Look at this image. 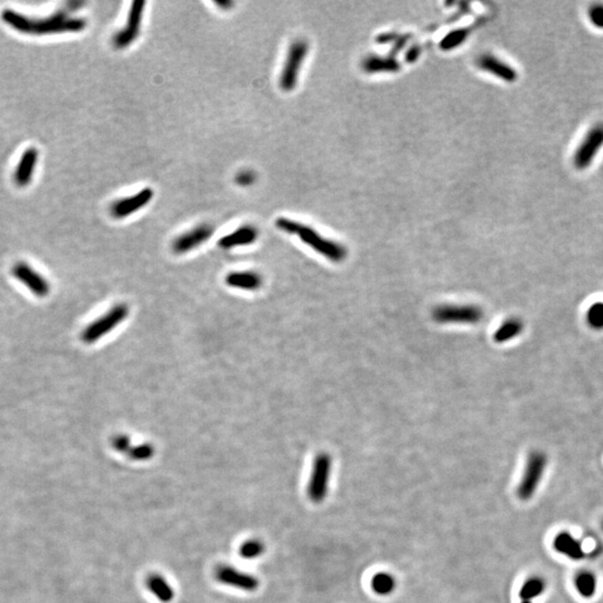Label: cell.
Segmentation results:
<instances>
[{
    "label": "cell",
    "instance_id": "1",
    "mask_svg": "<svg viewBox=\"0 0 603 603\" xmlns=\"http://www.w3.org/2000/svg\"><path fill=\"white\" fill-rule=\"evenodd\" d=\"M1 21L18 33L35 36L80 33L87 26L84 18L56 14L51 17L34 19L12 9H5L1 12Z\"/></svg>",
    "mask_w": 603,
    "mask_h": 603
},
{
    "label": "cell",
    "instance_id": "2",
    "mask_svg": "<svg viewBox=\"0 0 603 603\" xmlns=\"http://www.w3.org/2000/svg\"><path fill=\"white\" fill-rule=\"evenodd\" d=\"M547 456L543 452H531L526 461L525 470L517 487V496L522 501H529L534 496L541 484L544 472L547 470Z\"/></svg>",
    "mask_w": 603,
    "mask_h": 603
},
{
    "label": "cell",
    "instance_id": "3",
    "mask_svg": "<svg viewBox=\"0 0 603 603\" xmlns=\"http://www.w3.org/2000/svg\"><path fill=\"white\" fill-rule=\"evenodd\" d=\"M309 53V44L303 39L291 45L280 76V87L285 92H292L298 87L300 72Z\"/></svg>",
    "mask_w": 603,
    "mask_h": 603
},
{
    "label": "cell",
    "instance_id": "4",
    "mask_svg": "<svg viewBox=\"0 0 603 603\" xmlns=\"http://www.w3.org/2000/svg\"><path fill=\"white\" fill-rule=\"evenodd\" d=\"M332 472V458L327 452H321L315 457L312 472L309 477L307 495L315 504L324 502L329 493V481Z\"/></svg>",
    "mask_w": 603,
    "mask_h": 603
},
{
    "label": "cell",
    "instance_id": "5",
    "mask_svg": "<svg viewBox=\"0 0 603 603\" xmlns=\"http://www.w3.org/2000/svg\"><path fill=\"white\" fill-rule=\"evenodd\" d=\"M128 305L118 304V305L113 306L103 316L89 324V327L84 330L82 339L89 344L98 341L101 338L107 336V333L113 330L114 327L122 323L125 318H128Z\"/></svg>",
    "mask_w": 603,
    "mask_h": 603
},
{
    "label": "cell",
    "instance_id": "6",
    "mask_svg": "<svg viewBox=\"0 0 603 603\" xmlns=\"http://www.w3.org/2000/svg\"><path fill=\"white\" fill-rule=\"evenodd\" d=\"M296 235L300 237L304 244L316 250L318 253L330 259L332 262L340 263L345 259L347 250L342 245L336 244L334 241H329L327 238L318 235L314 229L309 228L300 223Z\"/></svg>",
    "mask_w": 603,
    "mask_h": 603
},
{
    "label": "cell",
    "instance_id": "7",
    "mask_svg": "<svg viewBox=\"0 0 603 603\" xmlns=\"http://www.w3.org/2000/svg\"><path fill=\"white\" fill-rule=\"evenodd\" d=\"M146 6V3L143 0H137L132 3L127 24L123 26L122 30H119L113 36L112 39L116 50H125L137 41L141 33V25H142Z\"/></svg>",
    "mask_w": 603,
    "mask_h": 603
},
{
    "label": "cell",
    "instance_id": "8",
    "mask_svg": "<svg viewBox=\"0 0 603 603\" xmlns=\"http://www.w3.org/2000/svg\"><path fill=\"white\" fill-rule=\"evenodd\" d=\"M603 148V122L597 123L592 127L580 143L573 155L574 166L579 170H584L591 166L597 153Z\"/></svg>",
    "mask_w": 603,
    "mask_h": 603
},
{
    "label": "cell",
    "instance_id": "9",
    "mask_svg": "<svg viewBox=\"0 0 603 603\" xmlns=\"http://www.w3.org/2000/svg\"><path fill=\"white\" fill-rule=\"evenodd\" d=\"M435 321L439 323H479L483 312L477 306L443 305L436 307L432 313Z\"/></svg>",
    "mask_w": 603,
    "mask_h": 603
},
{
    "label": "cell",
    "instance_id": "10",
    "mask_svg": "<svg viewBox=\"0 0 603 603\" xmlns=\"http://www.w3.org/2000/svg\"><path fill=\"white\" fill-rule=\"evenodd\" d=\"M153 197H155L153 189L150 187L144 188L135 195L116 200L111 207V214L116 219L129 217L134 212L144 208L146 205H149Z\"/></svg>",
    "mask_w": 603,
    "mask_h": 603
},
{
    "label": "cell",
    "instance_id": "11",
    "mask_svg": "<svg viewBox=\"0 0 603 603\" xmlns=\"http://www.w3.org/2000/svg\"><path fill=\"white\" fill-rule=\"evenodd\" d=\"M12 274L37 298H45L50 293L51 287L47 280L26 263H17L12 268Z\"/></svg>",
    "mask_w": 603,
    "mask_h": 603
},
{
    "label": "cell",
    "instance_id": "12",
    "mask_svg": "<svg viewBox=\"0 0 603 603\" xmlns=\"http://www.w3.org/2000/svg\"><path fill=\"white\" fill-rule=\"evenodd\" d=\"M216 578L223 584H226L232 588L239 589L243 591H255L259 586V581L257 578L252 574L245 573L244 571L228 567V565H220L216 570Z\"/></svg>",
    "mask_w": 603,
    "mask_h": 603
},
{
    "label": "cell",
    "instance_id": "13",
    "mask_svg": "<svg viewBox=\"0 0 603 603\" xmlns=\"http://www.w3.org/2000/svg\"><path fill=\"white\" fill-rule=\"evenodd\" d=\"M212 234H214V228L210 225H200L195 227L189 232H186L182 236L175 238L173 244V252L179 255L189 253L197 247L205 244Z\"/></svg>",
    "mask_w": 603,
    "mask_h": 603
},
{
    "label": "cell",
    "instance_id": "14",
    "mask_svg": "<svg viewBox=\"0 0 603 603\" xmlns=\"http://www.w3.org/2000/svg\"><path fill=\"white\" fill-rule=\"evenodd\" d=\"M39 162V151L35 148H28L25 150L24 153L21 155V159L18 161L17 166H16L15 173H14V180L18 187H26L32 182L35 168Z\"/></svg>",
    "mask_w": 603,
    "mask_h": 603
},
{
    "label": "cell",
    "instance_id": "15",
    "mask_svg": "<svg viewBox=\"0 0 603 603\" xmlns=\"http://www.w3.org/2000/svg\"><path fill=\"white\" fill-rule=\"evenodd\" d=\"M257 238H259V230L254 226L245 225V226L236 229L228 235L220 238L218 245L223 250H230V248H235V247L254 244L257 241Z\"/></svg>",
    "mask_w": 603,
    "mask_h": 603
},
{
    "label": "cell",
    "instance_id": "16",
    "mask_svg": "<svg viewBox=\"0 0 603 603\" xmlns=\"http://www.w3.org/2000/svg\"><path fill=\"white\" fill-rule=\"evenodd\" d=\"M553 547L556 552L571 560H581L586 556L581 542L567 531L556 534L553 540Z\"/></svg>",
    "mask_w": 603,
    "mask_h": 603
},
{
    "label": "cell",
    "instance_id": "17",
    "mask_svg": "<svg viewBox=\"0 0 603 603\" xmlns=\"http://www.w3.org/2000/svg\"><path fill=\"white\" fill-rule=\"evenodd\" d=\"M226 283L235 289L256 291L262 286L263 280L255 272H234L227 275Z\"/></svg>",
    "mask_w": 603,
    "mask_h": 603
},
{
    "label": "cell",
    "instance_id": "18",
    "mask_svg": "<svg viewBox=\"0 0 603 603\" xmlns=\"http://www.w3.org/2000/svg\"><path fill=\"white\" fill-rule=\"evenodd\" d=\"M479 65L481 66V69L490 72L492 74L496 75L498 78L505 80L506 82H514L517 78L515 69L497 60L495 57L490 56V55L481 56L479 61Z\"/></svg>",
    "mask_w": 603,
    "mask_h": 603
},
{
    "label": "cell",
    "instance_id": "19",
    "mask_svg": "<svg viewBox=\"0 0 603 603\" xmlns=\"http://www.w3.org/2000/svg\"><path fill=\"white\" fill-rule=\"evenodd\" d=\"M146 586L152 595L162 603H169L175 597V590L169 582L159 574H152L146 580Z\"/></svg>",
    "mask_w": 603,
    "mask_h": 603
},
{
    "label": "cell",
    "instance_id": "20",
    "mask_svg": "<svg viewBox=\"0 0 603 603\" xmlns=\"http://www.w3.org/2000/svg\"><path fill=\"white\" fill-rule=\"evenodd\" d=\"M574 586L581 597L590 599L597 592V581L595 574L591 571L582 570L574 577Z\"/></svg>",
    "mask_w": 603,
    "mask_h": 603
},
{
    "label": "cell",
    "instance_id": "21",
    "mask_svg": "<svg viewBox=\"0 0 603 603\" xmlns=\"http://www.w3.org/2000/svg\"><path fill=\"white\" fill-rule=\"evenodd\" d=\"M547 590V581L541 575L527 578L520 586V597L522 601H532L543 595Z\"/></svg>",
    "mask_w": 603,
    "mask_h": 603
},
{
    "label": "cell",
    "instance_id": "22",
    "mask_svg": "<svg viewBox=\"0 0 603 603\" xmlns=\"http://www.w3.org/2000/svg\"><path fill=\"white\" fill-rule=\"evenodd\" d=\"M370 586L377 595H389L395 592L397 581L389 572H379L372 577Z\"/></svg>",
    "mask_w": 603,
    "mask_h": 603
},
{
    "label": "cell",
    "instance_id": "23",
    "mask_svg": "<svg viewBox=\"0 0 603 603\" xmlns=\"http://www.w3.org/2000/svg\"><path fill=\"white\" fill-rule=\"evenodd\" d=\"M523 329V322L518 318H511L498 327V330L494 334V340L497 343H504V342L513 339L515 336H520Z\"/></svg>",
    "mask_w": 603,
    "mask_h": 603
},
{
    "label": "cell",
    "instance_id": "24",
    "mask_svg": "<svg viewBox=\"0 0 603 603\" xmlns=\"http://www.w3.org/2000/svg\"><path fill=\"white\" fill-rule=\"evenodd\" d=\"M399 63L393 58H382V57H368L363 62V69L368 73H379V72H395L398 71Z\"/></svg>",
    "mask_w": 603,
    "mask_h": 603
},
{
    "label": "cell",
    "instance_id": "25",
    "mask_svg": "<svg viewBox=\"0 0 603 603\" xmlns=\"http://www.w3.org/2000/svg\"><path fill=\"white\" fill-rule=\"evenodd\" d=\"M586 320L593 330H603V302H595L589 307Z\"/></svg>",
    "mask_w": 603,
    "mask_h": 603
},
{
    "label": "cell",
    "instance_id": "26",
    "mask_svg": "<svg viewBox=\"0 0 603 603\" xmlns=\"http://www.w3.org/2000/svg\"><path fill=\"white\" fill-rule=\"evenodd\" d=\"M265 551V545L259 540H250L241 544L239 547V556L246 560H254L263 556Z\"/></svg>",
    "mask_w": 603,
    "mask_h": 603
},
{
    "label": "cell",
    "instance_id": "27",
    "mask_svg": "<svg viewBox=\"0 0 603 603\" xmlns=\"http://www.w3.org/2000/svg\"><path fill=\"white\" fill-rule=\"evenodd\" d=\"M467 36H468V30H454V32L448 34V35L441 41V43H440V47H441V50H443V51H449V50L457 47V46H459V44H461V43L467 39Z\"/></svg>",
    "mask_w": 603,
    "mask_h": 603
},
{
    "label": "cell",
    "instance_id": "28",
    "mask_svg": "<svg viewBox=\"0 0 603 603\" xmlns=\"http://www.w3.org/2000/svg\"><path fill=\"white\" fill-rule=\"evenodd\" d=\"M129 454L134 461H149L150 458L153 457V454H155V447L150 443H141L138 446L131 447Z\"/></svg>",
    "mask_w": 603,
    "mask_h": 603
},
{
    "label": "cell",
    "instance_id": "29",
    "mask_svg": "<svg viewBox=\"0 0 603 603\" xmlns=\"http://www.w3.org/2000/svg\"><path fill=\"white\" fill-rule=\"evenodd\" d=\"M588 16L593 26L597 27L599 30H603L602 3H595L593 6L590 7L589 8Z\"/></svg>",
    "mask_w": 603,
    "mask_h": 603
},
{
    "label": "cell",
    "instance_id": "30",
    "mask_svg": "<svg viewBox=\"0 0 603 603\" xmlns=\"http://www.w3.org/2000/svg\"><path fill=\"white\" fill-rule=\"evenodd\" d=\"M236 184L241 187H250L256 182V175L252 170H244L236 175Z\"/></svg>",
    "mask_w": 603,
    "mask_h": 603
},
{
    "label": "cell",
    "instance_id": "31",
    "mask_svg": "<svg viewBox=\"0 0 603 603\" xmlns=\"http://www.w3.org/2000/svg\"><path fill=\"white\" fill-rule=\"evenodd\" d=\"M114 448L120 452H130V449H131V440L128 436H125V435H119V436H116L114 438L113 441Z\"/></svg>",
    "mask_w": 603,
    "mask_h": 603
},
{
    "label": "cell",
    "instance_id": "32",
    "mask_svg": "<svg viewBox=\"0 0 603 603\" xmlns=\"http://www.w3.org/2000/svg\"><path fill=\"white\" fill-rule=\"evenodd\" d=\"M420 52H421V50H420L419 46H413V47H411L410 50L408 51L407 56H406L408 62H415V61L419 57Z\"/></svg>",
    "mask_w": 603,
    "mask_h": 603
},
{
    "label": "cell",
    "instance_id": "33",
    "mask_svg": "<svg viewBox=\"0 0 603 603\" xmlns=\"http://www.w3.org/2000/svg\"><path fill=\"white\" fill-rule=\"evenodd\" d=\"M408 39H409V36H402L400 39H398V42L395 43V45H393V50L391 52V55L393 54H397L398 52L402 51V47H404L406 43L408 42Z\"/></svg>",
    "mask_w": 603,
    "mask_h": 603
},
{
    "label": "cell",
    "instance_id": "34",
    "mask_svg": "<svg viewBox=\"0 0 603 603\" xmlns=\"http://www.w3.org/2000/svg\"><path fill=\"white\" fill-rule=\"evenodd\" d=\"M395 34H386V35H380L377 37V42L379 43H389L393 42L395 39Z\"/></svg>",
    "mask_w": 603,
    "mask_h": 603
},
{
    "label": "cell",
    "instance_id": "35",
    "mask_svg": "<svg viewBox=\"0 0 603 603\" xmlns=\"http://www.w3.org/2000/svg\"><path fill=\"white\" fill-rule=\"evenodd\" d=\"M216 5L227 10V9H230L234 6V3L230 0H223V1H216Z\"/></svg>",
    "mask_w": 603,
    "mask_h": 603
},
{
    "label": "cell",
    "instance_id": "36",
    "mask_svg": "<svg viewBox=\"0 0 603 603\" xmlns=\"http://www.w3.org/2000/svg\"><path fill=\"white\" fill-rule=\"evenodd\" d=\"M520 603H533L532 601H520Z\"/></svg>",
    "mask_w": 603,
    "mask_h": 603
},
{
    "label": "cell",
    "instance_id": "37",
    "mask_svg": "<svg viewBox=\"0 0 603 603\" xmlns=\"http://www.w3.org/2000/svg\"><path fill=\"white\" fill-rule=\"evenodd\" d=\"M602 529H603V520H602Z\"/></svg>",
    "mask_w": 603,
    "mask_h": 603
}]
</instances>
